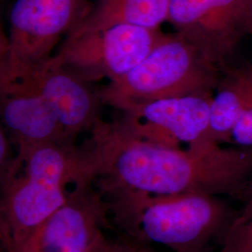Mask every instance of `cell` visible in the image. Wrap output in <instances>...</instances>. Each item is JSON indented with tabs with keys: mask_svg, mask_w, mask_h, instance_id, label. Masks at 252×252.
I'll return each mask as SVG.
<instances>
[{
	"mask_svg": "<svg viewBox=\"0 0 252 252\" xmlns=\"http://www.w3.org/2000/svg\"><path fill=\"white\" fill-rule=\"evenodd\" d=\"M91 134L94 180L111 195L202 193L245 200L252 189V148H224L207 139L180 150L135 135L122 119L100 120Z\"/></svg>",
	"mask_w": 252,
	"mask_h": 252,
	"instance_id": "obj_1",
	"label": "cell"
},
{
	"mask_svg": "<svg viewBox=\"0 0 252 252\" xmlns=\"http://www.w3.org/2000/svg\"><path fill=\"white\" fill-rule=\"evenodd\" d=\"M94 180L88 149L46 142L17 149L0 185V234L7 247L66 201V186Z\"/></svg>",
	"mask_w": 252,
	"mask_h": 252,
	"instance_id": "obj_2",
	"label": "cell"
},
{
	"mask_svg": "<svg viewBox=\"0 0 252 252\" xmlns=\"http://www.w3.org/2000/svg\"><path fill=\"white\" fill-rule=\"evenodd\" d=\"M222 74L180 36L167 35L142 62L98 94L102 104L122 111L145 102L212 95Z\"/></svg>",
	"mask_w": 252,
	"mask_h": 252,
	"instance_id": "obj_3",
	"label": "cell"
},
{
	"mask_svg": "<svg viewBox=\"0 0 252 252\" xmlns=\"http://www.w3.org/2000/svg\"><path fill=\"white\" fill-rule=\"evenodd\" d=\"M176 35L207 62L224 70L245 36H252L251 0H170Z\"/></svg>",
	"mask_w": 252,
	"mask_h": 252,
	"instance_id": "obj_4",
	"label": "cell"
},
{
	"mask_svg": "<svg viewBox=\"0 0 252 252\" xmlns=\"http://www.w3.org/2000/svg\"><path fill=\"white\" fill-rule=\"evenodd\" d=\"M166 36L160 28L117 25L65 38L53 58L90 83L114 81L142 62Z\"/></svg>",
	"mask_w": 252,
	"mask_h": 252,
	"instance_id": "obj_5",
	"label": "cell"
},
{
	"mask_svg": "<svg viewBox=\"0 0 252 252\" xmlns=\"http://www.w3.org/2000/svg\"><path fill=\"white\" fill-rule=\"evenodd\" d=\"M234 216L216 195L188 193L146 202L138 220L148 240L180 252H194L210 235L220 233L222 237Z\"/></svg>",
	"mask_w": 252,
	"mask_h": 252,
	"instance_id": "obj_6",
	"label": "cell"
},
{
	"mask_svg": "<svg viewBox=\"0 0 252 252\" xmlns=\"http://www.w3.org/2000/svg\"><path fill=\"white\" fill-rule=\"evenodd\" d=\"M88 0H16L9 13L4 55L8 63H44L90 10Z\"/></svg>",
	"mask_w": 252,
	"mask_h": 252,
	"instance_id": "obj_7",
	"label": "cell"
},
{
	"mask_svg": "<svg viewBox=\"0 0 252 252\" xmlns=\"http://www.w3.org/2000/svg\"><path fill=\"white\" fill-rule=\"evenodd\" d=\"M76 184L66 201L32 231L8 245V252H92L104 237L107 206L93 187Z\"/></svg>",
	"mask_w": 252,
	"mask_h": 252,
	"instance_id": "obj_8",
	"label": "cell"
},
{
	"mask_svg": "<svg viewBox=\"0 0 252 252\" xmlns=\"http://www.w3.org/2000/svg\"><path fill=\"white\" fill-rule=\"evenodd\" d=\"M0 39V121L17 149L46 142L66 144L53 107L24 68L9 65Z\"/></svg>",
	"mask_w": 252,
	"mask_h": 252,
	"instance_id": "obj_9",
	"label": "cell"
},
{
	"mask_svg": "<svg viewBox=\"0 0 252 252\" xmlns=\"http://www.w3.org/2000/svg\"><path fill=\"white\" fill-rule=\"evenodd\" d=\"M213 95H187L135 104L121 111V119L134 134L155 143L172 147H178L180 142L195 144L211 139L209 115Z\"/></svg>",
	"mask_w": 252,
	"mask_h": 252,
	"instance_id": "obj_10",
	"label": "cell"
},
{
	"mask_svg": "<svg viewBox=\"0 0 252 252\" xmlns=\"http://www.w3.org/2000/svg\"><path fill=\"white\" fill-rule=\"evenodd\" d=\"M18 67L29 73L54 108L63 127L66 144L72 145L77 135L91 131L101 120L102 102L98 92H94L90 82L56 63L53 57L44 63Z\"/></svg>",
	"mask_w": 252,
	"mask_h": 252,
	"instance_id": "obj_11",
	"label": "cell"
},
{
	"mask_svg": "<svg viewBox=\"0 0 252 252\" xmlns=\"http://www.w3.org/2000/svg\"><path fill=\"white\" fill-rule=\"evenodd\" d=\"M170 0H95L79 26L67 36H81L117 25L160 28L166 21Z\"/></svg>",
	"mask_w": 252,
	"mask_h": 252,
	"instance_id": "obj_12",
	"label": "cell"
},
{
	"mask_svg": "<svg viewBox=\"0 0 252 252\" xmlns=\"http://www.w3.org/2000/svg\"><path fill=\"white\" fill-rule=\"evenodd\" d=\"M249 82V67L228 66L223 70L209 115V137L219 143L232 141V132L240 117Z\"/></svg>",
	"mask_w": 252,
	"mask_h": 252,
	"instance_id": "obj_13",
	"label": "cell"
},
{
	"mask_svg": "<svg viewBox=\"0 0 252 252\" xmlns=\"http://www.w3.org/2000/svg\"><path fill=\"white\" fill-rule=\"evenodd\" d=\"M245 201L243 209L235 214L223 234L219 252H252V189Z\"/></svg>",
	"mask_w": 252,
	"mask_h": 252,
	"instance_id": "obj_14",
	"label": "cell"
},
{
	"mask_svg": "<svg viewBox=\"0 0 252 252\" xmlns=\"http://www.w3.org/2000/svg\"><path fill=\"white\" fill-rule=\"evenodd\" d=\"M232 141L244 148H252V66H249V82L243 108L232 132Z\"/></svg>",
	"mask_w": 252,
	"mask_h": 252,
	"instance_id": "obj_15",
	"label": "cell"
},
{
	"mask_svg": "<svg viewBox=\"0 0 252 252\" xmlns=\"http://www.w3.org/2000/svg\"><path fill=\"white\" fill-rule=\"evenodd\" d=\"M12 160L7 131L0 121V185L6 177Z\"/></svg>",
	"mask_w": 252,
	"mask_h": 252,
	"instance_id": "obj_16",
	"label": "cell"
},
{
	"mask_svg": "<svg viewBox=\"0 0 252 252\" xmlns=\"http://www.w3.org/2000/svg\"><path fill=\"white\" fill-rule=\"evenodd\" d=\"M92 252H138L133 248L122 244L110 243L105 237L101 239Z\"/></svg>",
	"mask_w": 252,
	"mask_h": 252,
	"instance_id": "obj_17",
	"label": "cell"
},
{
	"mask_svg": "<svg viewBox=\"0 0 252 252\" xmlns=\"http://www.w3.org/2000/svg\"><path fill=\"white\" fill-rule=\"evenodd\" d=\"M0 252H8V250H7L6 246H5L4 240H3L2 236H1V234H0Z\"/></svg>",
	"mask_w": 252,
	"mask_h": 252,
	"instance_id": "obj_18",
	"label": "cell"
},
{
	"mask_svg": "<svg viewBox=\"0 0 252 252\" xmlns=\"http://www.w3.org/2000/svg\"><path fill=\"white\" fill-rule=\"evenodd\" d=\"M251 3H252V0H251Z\"/></svg>",
	"mask_w": 252,
	"mask_h": 252,
	"instance_id": "obj_19",
	"label": "cell"
}]
</instances>
